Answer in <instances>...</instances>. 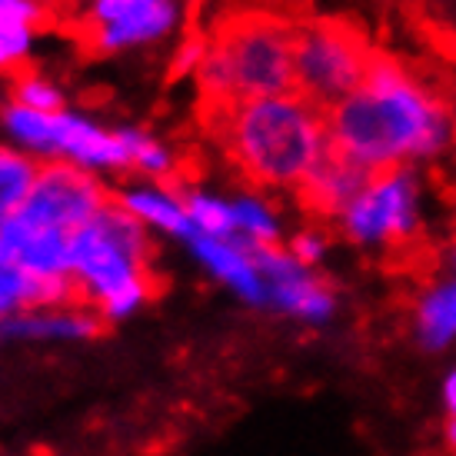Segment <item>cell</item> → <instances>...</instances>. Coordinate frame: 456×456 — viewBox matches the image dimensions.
Here are the masks:
<instances>
[{
  "mask_svg": "<svg viewBox=\"0 0 456 456\" xmlns=\"http://www.w3.org/2000/svg\"><path fill=\"white\" fill-rule=\"evenodd\" d=\"M327 137L350 164L383 174L444 157L456 140V117L417 70L377 53L367 80L327 110Z\"/></svg>",
  "mask_w": 456,
  "mask_h": 456,
  "instance_id": "1",
  "label": "cell"
},
{
  "mask_svg": "<svg viewBox=\"0 0 456 456\" xmlns=\"http://www.w3.org/2000/svg\"><path fill=\"white\" fill-rule=\"evenodd\" d=\"M230 164L254 187L300 191L330 153L327 114L300 94L203 107Z\"/></svg>",
  "mask_w": 456,
  "mask_h": 456,
  "instance_id": "2",
  "label": "cell"
},
{
  "mask_svg": "<svg viewBox=\"0 0 456 456\" xmlns=\"http://www.w3.org/2000/svg\"><path fill=\"white\" fill-rule=\"evenodd\" d=\"M70 277L84 306L107 323L134 314L160 290L151 230L110 200L70 237Z\"/></svg>",
  "mask_w": 456,
  "mask_h": 456,
  "instance_id": "3",
  "label": "cell"
},
{
  "mask_svg": "<svg viewBox=\"0 0 456 456\" xmlns=\"http://www.w3.org/2000/svg\"><path fill=\"white\" fill-rule=\"evenodd\" d=\"M293 30L297 24L260 11L224 20L197 74L203 107L297 94Z\"/></svg>",
  "mask_w": 456,
  "mask_h": 456,
  "instance_id": "4",
  "label": "cell"
},
{
  "mask_svg": "<svg viewBox=\"0 0 456 456\" xmlns=\"http://www.w3.org/2000/svg\"><path fill=\"white\" fill-rule=\"evenodd\" d=\"M377 53L363 30L346 20H304L293 30L297 94L327 114L367 80Z\"/></svg>",
  "mask_w": 456,
  "mask_h": 456,
  "instance_id": "5",
  "label": "cell"
},
{
  "mask_svg": "<svg viewBox=\"0 0 456 456\" xmlns=\"http://www.w3.org/2000/svg\"><path fill=\"white\" fill-rule=\"evenodd\" d=\"M346 243L360 250H393L417 240L423 230V183L413 167L373 174L337 220Z\"/></svg>",
  "mask_w": 456,
  "mask_h": 456,
  "instance_id": "6",
  "label": "cell"
},
{
  "mask_svg": "<svg viewBox=\"0 0 456 456\" xmlns=\"http://www.w3.org/2000/svg\"><path fill=\"white\" fill-rule=\"evenodd\" d=\"M183 20V0H87L77 13V40L97 57L160 44Z\"/></svg>",
  "mask_w": 456,
  "mask_h": 456,
  "instance_id": "7",
  "label": "cell"
},
{
  "mask_svg": "<svg viewBox=\"0 0 456 456\" xmlns=\"http://www.w3.org/2000/svg\"><path fill=\"white\" fill-rule=\"evenodd\" d=\"M110 200H114V191H107L97 174L80 170L67 160H51V164H40L34 191L17 214L74 237L77 230L90 224Z\"/></svg>",
  "mask_w": 456,
  "mask_h": 456,
  "instance_id": "8",
  "label": "cell"
},
{
  "mask_svg": "<svg viewBox=\"0 0 456 456\" xmlns=\"http://www.w3.org/2000/svg\"><path fill=\"white\" fill-rule=\"evenodd\" d=\"M254 256L266 280V297H270L266 310L306 327H327L337 320L340 297L333 283L300 264L287 247H254Z\"/></svg>",
  "mask_w": 456,
  "mask_h": 456,
  "instance_id": "9",
  "label": "cell"
},
{
  "mask_svg": "<svg viewBox=\"0 0 456 456\" xmlns=\"http://www.w3.org/2000/svg\"><path fill=\"white\" fill-rule=\"evenodd\" d=\"M57 160L90 174H127V151L120 130H110L77 110L57 114Z\"/></svg>",
  "mask_w": 456,
  "mask_h": 456,
  "instance_id": "10",
  "label": "cell"
},
{
  "mask_svg": "<svg viewBox=\"0 0 456 456\" xmlns=\"http://www.w3.org/2000/svg\"><path fill=\"white\" fill-rule=\"evenodd\" d=\"M187 247H191V254L207 266V273L220 280L224 287H230L243 304L266 310V304H270V297H266V280H264V273H260V266H256V256L250 243L216 240V237L193 233L191 240H187Z\"/></svg>",
  "mask_w": 456,
  "mask_h": 456,
  "instance_id": "11",
  "label": "cell"
},
{
  "mask_svg": "<svg viewBox=\"0 0 456 456\" xmlns=\"http://www.w3.org/2000/svg\"><path fill=\"white\" fill-rule=\"evenodd\" d=\"M0 247L37 277H70V233L13 214L0 220Z\"/></svg>",
  "mask_w": 456,
  "mask_h": 456,
  "instance_id": "12",
  "label": "cell"
},
{
  "mask_svg": "<svg viewBox=\"0 0 456 456\" xmlns=\"http://www.w3.org/2000/svg\"><path fill=\"white\" fill-rule=\"evenodd\" d=\"M114 203H120L134 220H140L147 230H160L167 237H177V240H191L193 224L187 214V200L177 183H151V180H140L130 187L114 191Z\"/></svg>",
  "mask_w": 456,
  "mask_h": 456,
  "instance_id": "13",
  "label": "cell"
},
{
  "mask_svg": "<svg viewBox=\"0 0 456 456\" xmlns=\"http://www.w3.org/2000/svg\"><path fill=\"white\" fill-rule=\"evenodd\" d=\"M410 337L417 343V350L440 356L456 346V277L430 280L427 287H419L413 310H410Z\"/></svg>",
  "mask_w": 456,
  "mask_h": 456,
  "instance_id": "14",
  "label": "cell"
},
{
  "mask_svg": "<svg viewBox=\"0 0 456 456\" xmlns=\"http://www.w3.org/2000/svg\"><path fill=\"white\" fill-rule=\"evenodd\" d=\"M370 177H373V174H367L363 167L350 164L346 157H340L337 151H330L317 164V170L304 180V187L297 193H300V200H304L306 210L337 220V216L346 210V203L367 187Z\"/></svg>",
  "mask_w": 456,
  "mask_h": 456,
  "instance_id": "15",
  "label": "cell"
},
{
  "mask_svg": "<svg viewBox=\"0 0 456 456\" xmlns=\"http://www.w3.org/2000/svg\"><path fill=\"white\" fill-rule=\"evenodd\" d=\"M0 130L11 147L34 157L37 164L57 160V114H40L11 101L0 110Z\"/></svg>",
  "mask_w": 456,
  "mask_h": 456,
  "instance_id": "16",
  "label": "cell"
},
{
  "mask_svg": "<svg viewBox=\"0 0 456 456\" xmlns=\"http://www.w3.org/2000/svg\"><path fill=\"white\" fill-rule=\"evenodd\" d=\"M233 220H237V240L250 247H283V220L277 207L256 191H243L230 197Z\"/></svg>",
  "mask_w": 456,
  "mask_h": 456,
  "instance_id": "17",
  "label": "cell"
},
{
  "mask_svg": "<svg viewBox=\"0 0 456 456\" xmlns=\"http://www.w3.org/2000/svg\"><path fill=\"white\" fill-rule=\"evenodd\" d=\"M127 167L151 183H174L177 177V153L167 147L160 137H153L143 127H120Z\"/></svg>",
  "mask_w": 456,
  "mask_h": 456,
  "instance_id": "18",
  "label": "cell"
},
{
  "mask_svg": "<svg viewBox=\"0 0 456 456\" xmlns=\"http://www.w3.org/2000/svg\"><path fill=\"white\" fill-rule=\"evenodd\" d=\"M40 164L11 143H0V220L13 216L34 191Z\"/></svg>",
  "mask_w": 456,
  "mask_h": 456,
  "instance_id": "19",
  "label": "cell"
},
{
  "mask_svg": "<svg viewBox=\"0 0 456 456\" xmlns=\"http://www.w3.org/2000/svg\"><path fill=\"white\" fill-rule=\"evenodd\" d=\"M191 224L200 237H216V240H237V220H233V203L230 197H220L203 187H187L183 191Z\"/></svg>",
  "mask_w": 456,
  "mask_h": 456,
  "instance_id": "20",
  "label": "cell"
},
{
  "mask_svg": "<svg viewBox=\"0 0 456 456\" xmlns=\"http://www.w3.org/2000/svg\"><path fill=\"white\" fill-rule=\"evenodd\" d=\"M13 103L20 107H30V110H40V114H61L67 110L64 103V90L53 84L51 77L37 74V70H20L13 77Z\"/></svg>",
  "mask_w": 456,
  "mask_h": 456,
  "instance_id": "21",
  "label": "cell"
},
{
  "mask_svg": "<svg viewBox=\"0 0 456 456\" xmlns=\"http://www.w3.org/2000/svg\"><path fill=\"white\" fill-rule=\"evenodd\" d=\"M34 34L30 27L0 24V74H20L24 61L34 51Z\"/></svg>",
  "mask_w": 456,
  "mask_h": 456,
  "instance_id": "22",
  "label": "cell"
},
{
  "mask_svg": "<svg viewBox=\"0 0 456 456\" xmlns=\"http://www.w3.org/2000/svg\"><path fill=\"white\" fill-rule=\"evenodd\" d=\"M287 250H290V254L297 256L304 266L317 270L330 254V237L320 227H304V230H297L290 240H287Z\"/></svg>",
  "mask_w": 456,
  "mask_h": 456,
  "instance_id": "23",
  "label": "cell"
},
{
  "mask_svg": "<svg viewBox=\"0 0 456 456\" xmlns=\"http://www.w3.org/2000/svg\"><path fill=\"white\" fill-rule=\"evenodd\" d=\"M207 51H210V37H203V34L183 37L170 61V77H197L207 61Z\"/></svg>",
  "mask_w": 456,
  "mask_h": 456,
  "instance_id": "24",
  "label": "cell"
},
{
  "mask_svg": "<svg viewBox=\"0 0 456 456\" xmlns=\"http://www.w3.org/2000/svg\"><path fill=\"white\" fill-rule=\"evenodd\" d=\"M44 20H47V4L44 0H0V24L37 30Z\"/></svg>",
  "mask_w": 456,
  "mask_h": 456,
  "instance_id": "25",
  "label": "cell"
},
{
  "mask_svg": "<svg viewBox=\"0 0 456 456\" xmlns=\"http://www.w3.org/2000/svg\"><path fill=\"white\" fill-rule=\"evenodd\" d=\"M440 406H444L446 419H456V363L444 373L440 380Z\"/></svg>",
  "mask_w": 456,
  "mask_h": 456,
  "instance_id": "26",
  "label": "cell"
},
{
  "mask_svg": "<svg viewBox=\"0 0 456 456\" xmlns=\"http://www.w3.org/2000/svg\"><path fill=\"white\" fill-rule=\"evenodd\" d=\"M444 446L446 453L456 456V419H446L444 423Z\"/></svg>",
  "mask_w": 456,
  "mask_h": 456,
  "instance_id": "27",
  "label": "cell"
},
{
  "mask_svg": "<svg viewBox=\"0 0 456 456\" xmlns=\"http://www.w3.org/2000/svg\"><path fill=\"white\" fill-rule=\"evenodd\" d=\"M450 273H453V277H456V247H453V250H450Z\"/></svg>",
  "mask_w": 456,
  "mask_h": 456,
  "instance_id": "28",
  "label": "cell"
}]
</instances>
